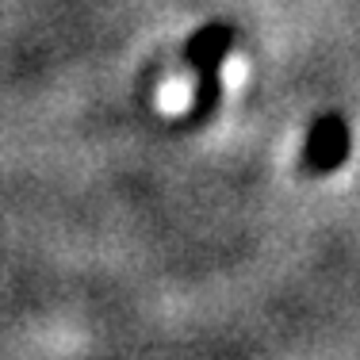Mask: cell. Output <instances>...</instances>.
<instances>
[{
	"label": "cell",
	"mask_w": 360,
	"mask_h": 360,
	"mask_svg": "<svg viewBox=\"0 0 360 360\" xmlns=\"http://www.w3.org/2000/svg\"><path fill=\"white\" fill-rule=\"evenodd\" d=\"M234 46V31L226 27V23H211V27H200L192 39H188L184 54L188 62L195 65V73H200V84H195V108L188 111V123H195V119L211 115L219 104V70H222V58H226V50Z\"/></svg>",
	"instance_id": "1"
},
{
	"label": "cell",
	"mask_w": 360,
	"mask_h": 360,
	"mask_svg": "<svg viewBox=\"0 0 360 360\" xmlns=\"http://www.w3.org/2000/svg\"><path fill=\"white\" fill-rule=\"evenodd\" d=\"M349 153V131L341 123V115H326L311 127V139H307V165L326 173V169H338Z\"/></svg>",
	"instance_id": "2"
}]
</instances>
